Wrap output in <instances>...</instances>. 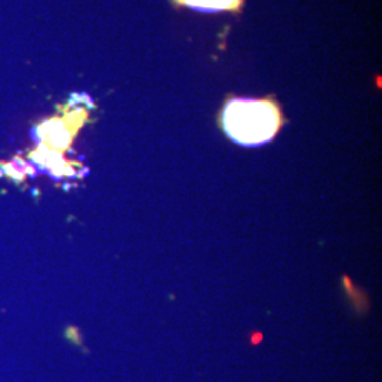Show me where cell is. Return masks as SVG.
<instances>
[{
  "label": "cell",
  "mask_w": 382,
  "mask_h": 382,
  "mask_svg": "<svg viewBox=\"0 0 382 382\" xmlns=\"http://www.w3.org/2000/svg\"><path fill=\"white\" fill-rule=\"evenodd\" d=\"M227 135L244 146H259L275 136L279 113L266 100L235 99L225 106L223 115Z\"/></svg>",
  "instance_id": "1"
},
{
  "label": "cell",
  "mask_w": 382,
  "mask_h": 382,
  "mask_svg": "<svg viewBox=\"0 0 382 382\" xmlns=\"http://www.w3.org/2000/svg\"><path fill=\"white\" fill-rule=\"evenodd\" d=\"M188 7L198 12H221L238 6L239 0H182Z\"/></svg>",
  "instance_id": "2"
},
{
  "label": "cell",
  "mask_w": 382,
  "mask_h": 382,
  "mask_svg": "<svg viewBox=\"0 0 382 382\" xmlns=\"http://www.w3.org/2000/svg\"><path fill=\"white\" fill-rule=\"evenodd\" d=\"M0 169L3 171V177H7V178H10L12 182L17 183V184L23 183L27 178L26 176H23V174H20V173L14 170L9 162H0Z\"/></svg>",
  "instance_id": "3"
},
{
  "label": "cell",
  "mask_w": 382,
  "mask_h": 382,
  "mask_svg": "<svg viewBox=\"0 0 382 382\" xmlns=\"http://www.w3.org/2000/svg\"><path fill=\"white\" fill-rule=\"evenodd\" d=\"M3 177V171H2V169H0V178Z\"/></svg>",
  "instance_id": "4"
}]
</instances>
